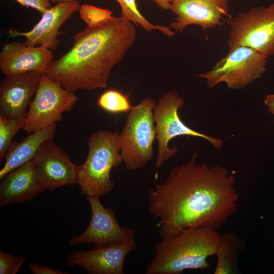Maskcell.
Returning a JSON list of instances; mask_svg holds the SVG:
<instances>
[{
  "label": "cell",
  "instance_id": "1",
  "mask_svg": "<svg viewBox=\"0 0 274 274\" xmlns=\"http://www.w3.org/2000/svg\"><path fill=\"white\" fill-rule=\"evenodd\" d=\"M198 153L174 167L164 182L148 190L149 212L159 219L161 238L194 227H220L236 211L235 178L221 166L196 162Z\"/></svg>",
  "mask_w": 274,
  "mask_h": 274
},
{
  "label": "cell",
  "instance_id": "2",
  "mask_svg": "<svg viewBox=\"0 0 274 274\" xmlns=\"http://www.w3.org/2000/svg\"><path fill=\"white\" fill-rule=\"evenodd\" d=\"M136 25L125 16L88 26L74 36L72 48L53 60L44 74L75 92L107 86L110 73L136 39Z\"/></svg>",
  "mask_w": 274,
  "mask_h": 274
},
{
  "label": "cell",
  "instance_id": "3",
  "mask_svg": "<svg viewBox=\"0 0 274 274\" xmlns=\"http://www.w3.org/2000/svg\"><path fill=\"white\" fill-rule=\"evenodd\" d=\"M220 235L216 229L202 226L162 238L155 247L145 273L180 274L186 269L209 268L208 258L215 255Z\"/></svg>",
  "mask_w": 274,
  "mask_h": 274
},
{
  "label": "cell",
  "instance_id": "4",
  "mask_svg": "<svg viewBox=\"0 0 274 274\" xmlns=\"http://www.w3.org/2000/svg\"><path fill=\"white\" fill-rule=\"evenodd\" d=\"M118 131L100 130L87 140L88 152L78 167V183L81 194L101 197L112 191L115 183L110 178L113 167L123 162Z\"/></svg>",
  "mask_w": 274,
  "mask_h": 274
},
{
  "label": "cell",
  "instance_id": "5",
  "mask_svg": "<svg viewBox=\"0 0 274 274\" xmlns=\"http://www.w3.org/2000/svg\"><path fill=\"white\" fill-rule=\"evenodd\" d=\"M156 104L153 99L146 97L134 106L120 133V153L128 170L143 168L153 157V144L156 138L153 109Z\"/></svg>",
  "mask_w": 274,
  "mask_h": 274
},
{
  "label": "cell",
  "instance_id": "6",
  "mask_svg": "<svg viewBox=\"0 0 274 274\" xmlns=\"http://www.w3.org/2000/svg\"><path fill=\"white\" fill-rule=\"evenodd\" d=\"M184 104V98L180 96L177 91L173 90L164 93L153 109L156 139L158 144L155 162L156 170L178 152L177 147H169L170 141L176 137L186 135L202 138L217 149H220L223 145V140L198 132L182 121L179 116L178 111L183 108Z\"/></svg>",
  "mask_w": 274,
  "mask_h": 274
},
{
  "label": "cell",
  "instance_id": "7",
  "mask_svg": "<svg viewBox=\"0 0 274 274\" xmlns=\"http://www.w3.org/2000/svg\"><path fill=\"white\" fill-rule=\"evenodd\" d=\"M225 21L230 27L229 50L246 46L267 58L274 55V3L252 8Z\"/></svg>",
  "mask_w": 274,
  "mask_h": 274
},
{
  "label": "cell",
  "instance_id": "8",
  "mask_svg": "<svg viewBox=\"0 0 274 274\" xmlns=\"http://www.w3.org/2000/svg\"><path fill=\"white\" fill-rule=\"evenodd\" d=\"M267 59L253 48L238 46L229 50L210 71L197 76L206 79L210 88L224 82L230 89H241L261 77Z\"/></svg>",
  "mask_w": 274,
  "mask_h": 274
},
{
  "label": "cell",
  "instance_id": "9",
  "mask_svg": "<svg viewBox=\"0 0 274 274\" xmlns=\"http://www.w3.org/2000/svg\"><path fill=\"white\" fill-rule=\"evenodd\" d=\"M77 99L74 92L43 74L22 129L30 134L56 124L62 119V113L70 111Z\"/></svg>",
  "mask_w": 274,
  "mask_h": 274
},
{
  "label": "cell",
  "instance_id": "10",
  "mask_svg": "<svg viewBox=\"0 0 274 274\" xmlns=\"http://www.w3.org/2000/svg\"><path fill=\"white\" fill-rule=\"evenodd\" d=\"M86 199L91 210L89 223L82 234L70 239L69 245L92 243L97 247L135 241L134 229L120 226L115 211L104 207L99 197L87 196Z\"/></svg>",
  "mask_w": 274,
  "mask_h": 274
},
{
  "label": "cell",
  "instance_id": "11",
  "mask_svg": "<svg viewBox=\"0 0 274 274\" xmlns=\"http://www.w3.org/2000/svg\"><path fill=\"white\" fill-rule=\"evenodd\" d=\"M228 0H172L170 10L176 15L169 27L183 32L190 25H197L206 31L220 27L224 18H230Z\"/></svg>",
  "mask_w": 274,
  "mask_h": 274
},
{
  "label": "cell",
  "instance_id": "12",
  "mask_svg": "<svg viewBox=\"0 0 274 274\" xmlns=\"http://www.w3.org/2000/svg\"><path fill=\"white\" fill-rule=\"evenodd\" d=\"M38 177L46 190L78 184V167L63 150L49 140L40 146L33 159Z\"/></svg>",
  "mask_w": 274,
  "mask_h": 274
},
{
  "label": "cell",
  "instance_id": "13",
  "mask_svg": "<svg viewBox=\"0 0 274 274\" xmlns=\"http://www.w3.org/2000/svg\"><path fill=\"white\" fill-rule=\"evenodd\" d=\"M136 246L133 241L76 251L69 254L66 262L68 266H79L89 274H124L125 258Z\"/></svg>",
  "mask_w": 274,
  "mask_h": 274
},
{
  "label": "cell",
  "instance_id": "14",
  "mask_svg": "<svg viewBox=\"0 0 274 274\" xmlns=\"http://www.w3.org/2000/svg\"><path fill=\"white\" fill-rule=\"evenodd\" d=\"M42 75L31 71L6 75L0 84V116L6 118L26 116Z\"/></svg>",
  "mask_w": 274,
  "mask_h": 274
},
{
  "label": "cell",
  "instance_id": "15",
  "mask_svg": "<svg viewBox=\"0 0 274 274\" xmlns=\"http://www.w3.org/2000/svg\"><path fill=\"white\" fill-rule=\"evenodd\" d=\"M80 6L77 1L58 3L42 13L40 21L29 31L11 30L9 35L11 37H24L26 41L24 44L26 45L43 46L55 50L60 43L57 37L63 33L60 28L74 12L79 10Z\"/></svg>",
  "mask_w": 274,
  "mask_h": 274
},
{
  "label": "cell",
  "instance_id": "16",
  "mask_svg": "<svg viewBox=\"0 0 274 274\" xmlns=\"http://www.w3.org/2000/svg\"><path fill=\"white\" fill-rule=\"evenodd\" d=\"M53 58L51 50L44 46L10 42L6 44L1 50L0 70L5 75L31 71L43 74Z\"/></svg>",
  "mask_w": 274,
  "mask_h": 274
},
{
  "label": "cell",
  "instance_id": "17",
  "mask_svg": "<svg viewBox=\"0 0 274 274\" xmlns=\"http://www.w3.org/2000/svg\"><path fill=\"white\" fill-rule=\"evenodd\" d=\"M0 183V206L21 203L46 190L33 159L10 172Z\"/></svg>",
  "mask_w": 274,
  "mask_h": 274
},
{
  "label": "cell",
  "instance_id": "18",
  "mask_svg": "<svg viewBox=\"0 0 274 274\" xmlns=\"http://www.w3.org/2000/svg\"><path fill=\"white\" fill-rule=\"evenodd\" d=\"M56 124L32 132L22 142H12L7 153L5 164L0 170V179L10 172L32 160L40 146L53 140Z\"/></svg>",
  "mask_w": 274,
  "mask_h": 274
},
{
  "label": "cell",
  "instance_id": "19",
  "mask_svg": "<svg viewBox=\"0 0 274 274\" xmlns=\"http://www.w3.org/2000/svg\"><path fill=\"white\" fill-rule=\"evenodd\" d=\"M246 244L240 236L231 232L220 235L215 256L217 264L214 274L241 273L238 261Z\"/></svg>",
  "mask_w": 274,
  "mask_h": 274
},
{
  "label": "cell",
  "instance_id": "20",
  "mask_svg": "<svg viewBox=\"0 0 274 274\" xmlns=\"http://www.w3.org/2000/svg\"><path fill=\"white\" fill-rule=\"evenodd\" d=\"M94 1V0H90ZM120 6L121 14L125 16L136 26H141L148 32L158 30L164 35L172 37L176 35L169 26L154 24L148 20L139 10L135 0H115Z\"/></svg>",
  "mask_w": 274,
  "mask_h": 274
},
{
  "label": "cell",
  "instance_id": "21",
  "mask_svg": "<svg viewBox=\"0 0 274 274\" xmlns=\"http://www.w3.org/2000/svg\"><path fill=\"white\" fill-rule=\"evenodd\" d=\"M97 104L101 109L112 114L127 113L133 107L131 106L128 95L114 89H108L102 93Z\"/></svg>",
  "mask_w": 274,
  "mask_h": 274
},
{
  "label": "cell",
  "instance_id": "22",
  "mask_svg": "<svg viewBox=\"0 0 274 274\" xmlns=\"http://www.w3.org/2000/svg\"><path fill=\"white\" fill-rule=\"evenodd\" d=\"M26 116L6 118L0 116V162L5 159L7 153L17 131L22 128Z\"/></svg>",
  "mask_w": 274,
  "mask_h": 274
},
{
  "label": "cell",
  "instance_id": "23",
  "mask_svg": "<svg viewBox=\"0 0 274 274\" xmlns=\"http://www.w3.org/2000/svg\"><path fill=\"white\" fill-rule=\"evenodd\" d=\"M79 11L80 18L88 26L101 25L114 17L110 10L89 4L81 5Z\"/></svg>",
  "mask_w": 274,
  "mask_h": 274
},
{
  "label": "cell",
  "instance_id": "24",
  "mask_svg": "<svg viewBox=\"0 0 274 274\" xmlns=\"http://www.w3.org/2000/svg\"><path fill=\"white\" fill-rule=\"evenodd\" d=\"M26 259L25 255H15L0 251V274H15Z\"/></svg>",
  "mask_w": 274,
  "mask_h": 274
},
{
  "label": "cell",
  "instance_id": "25",
  "mask_svg": "<svg viewBox=\"0 0 274 274\" xmlns=\"http://www.w3.org/2000/svg\"><path fill=\"white\" fill-rule=\"evenodd\" d=\"M23 6L31 7L43 13L51 7L50 0H14Z\"/></svg>",
  "mask_w": 274,
  "mask_h": 274
},
{
  "label": "cell",
  "instance_id": "26",
  "mask_svg": "<svg viewBox=\"0 0 274 274\" xmlns=\"http://www.w3.org/2000/svg\"><path fill=\"white\" fill-rule=\"evenodd\" d=\"M29 270L33 274H67L68 272L54 269L45 265L30 263L28 265Z\"/></svg>",
  "mask_w": 274,
  "mask_h": 274
},
{
  "label": "cell",
  "instance_id": "27",
  "mask_svg": "<svg viewBox=\"0 0 274 274\" xmlns=\"http://www.w3.org/2000/svg\"><path fill=\"white\" fill-rule=\"evenodd\" d=\"M264 104L268 111L274 114V94L267 95L264 99Z\"/></svg>",
  "mask_w": 274,
  "mask_h": 274
},
{
  "label": "cell",
  "instance_id": "28",
  "mask_svg": "<svg viewBox=\"0 0 274 274\" xmlns=\"http://www.w3.org/2000/svg\"><path fill=\"white\" fill-rule=\"evenodd\" d=\"M157 5L164 10H170L172 0H152Z\"/></svg>",
  "mask_w": 274,
  "mask_h": 274
},
{
  "label": "cell",
  "instance_id": "29",
  "mask_svg": "<svg viewBox=\"0 0 274 274\" xmlns=\"http://www.w3.org/2000/svg\"><path fill=\"white\" fill-rule=\"evenodd\" d=\"M76 1H77V0H50V1L53 3L68 2Z\"/></svg>",
  "mask_w": 274,
  "mask_h": 274
}]
</instances>
